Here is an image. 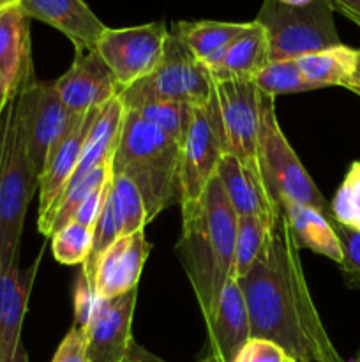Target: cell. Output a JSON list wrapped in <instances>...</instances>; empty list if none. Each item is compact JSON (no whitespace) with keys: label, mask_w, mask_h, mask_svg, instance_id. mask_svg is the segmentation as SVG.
Instances as JSON below:
<instances>
[{"label":"cell","mask_w":360,"mask_h":362,"mask_svg":"<svg viewBox=\"0 0 360 362\" xmlns=\"http://www.w3.org/2000/svg\"><path fill=\"white\" fill-rule=\"evenodd\" d=\"M299 251L288 219L279 211L260 257L249 272L239 278L249 313L251 338L275 343L295 361L346 362L318 315Z\"/></svg>","instance_id":"cell-1"},{"label":"cell","mask_w":360,"mask_h":362,"mask_svg":"<svg viewBox=\"0 0 360 362\" xmlns=\"http://www.w3.org/2000/svg\"><path fill=\"white\" fill-rule=\"evenodd\" d=\"M180 211L182 235L176 255L207 320L226 283L236 279V214L217 175L208 180L196 202L182 205Z\"/></svg>","instance_id":"cell-2"},{"label":"cell","mask_w":360,"mask_h":362,"mask_svg":"<svg viewBox=\"0 0 360 362\" xmlns=\"http://www.w3.org/2000/svg\"><path fill=\"white\" fill-rule=\"evenodd\" d=\"M112 172L136 186L148 223L172 205H180V144L126 110Z\"/></svg>","instance_id":"cell-3"},{"label":"cell","mask_w":360,"mask_h":362,"mask_svg":"<svg viewBox=\"0 0 360 362\" xmlns=\"http://www.w3.org/2000/svg\"><path fill=\"white\" fill-rule=\"evenodd\" d=\"M39 189V173L28 156L14 101L7 105L0 131V272L20 260L28 205Z\"/></svg>","instance_id":"cell-4"},{"label":"cell","mask_w":360,"mask_h":362,"mask_svg":"<svg viewBox=\"0 0 360 362\" xmlns=\"http://www.w3.org/2000/svg\"><path fill=\"white\" fill-rule=\"evenodd\" d=\"M254 21L267 35L270 60H296L307 53L342 45L328 0H313L299 7L263 0Z\"/></svg>","instance_id":"cell-5"},{"label":"cell","mask_w":360,"mask_h":362,"mask_svg":"<svg viewBox=\"0 0 360 362\" xmlns=\"http://www.w3.org/2000/svg\"><path fill=\"white\" fill-rule=\"evenodd\" d=\"M260 170L265 189L275 205L281 200L296 202L316 209L332 219L330 204L325 200L323 193L318 189L314 180L296 158L289 141L286 140L275 115L274 98L267 94L261 98Z\"/></svg>","instance_id":"cell-6"},{"label":"cell","mask_w":360,"mask_h":362,"mask_svg":"<svg viewBox=\"0 0 360 362\" xmlns=\"http://www.w3.org/2000/svg\"><path fill=\"white\" fill-rule=\"evenodd\" d=\"M215 94V83L207 67L169 30L159 66L147 78L120 92L124 106L143 99H166L191 106L207 105Z\"/></svg>","instance_id":"cell-7"},{"label":"cell","mask_w":360,"mask_h":362,"mask_svg":"<svg viewBox=\"0 0 360 362\" xmlns=\"http://www.w3.org/2000/svg\"><path fill=\"white\" fill-rule=\"evenodd\" d=\"M228 154L217 98L194 106L193 119L180 145V207L196 202Z\"/></svg>","instance_id":"cell-8"},{"label":"cell","mask_w":360,"mask_h":362,"mask_svg":"<svg viewBox=\"0 0 360 362\" xmlns=\"http://www.w3.org/2000/svg\"><path fill=\"white\" fill-rule=\"evenodd\" d=\"M14 106L28 156L37 173H41L53 148L62 141L80 115L64 105L55 85L34 78L21 88Z\"/></svg>","instance_id":"cell-9"},{"label":"cell","mask_w":360,"mask_h":362,"mask_svg":"<svg viewBox=\"0 0 360 362\" xmlns=\"http://www.w3.org/2000/svg\"><path fill=\"white\" fill-rule=\"evenodd\" d=\"M215 98L221 110L228 154L239 159L263 182L260 170L261 98L253 80L215 81Z\"/></svg>","instance_id":"cell-10"},{"label":"cell","mask_w":360,"mask_h":362,"mask_svg":"<svg viewBox=\"0 0 360 362\" xmlns=\"http://www.w3.org/2000/svg\"><path fill=\"white\" fill-rule=\"evenodd\" d=\"M168 34L169 30L162 21L138 27H106L95 52L109 67L120 88L126 90L159 66Z\"/></svg>","instance_id":"cell-11"},{"label":"cell","mask_w":360,"mask_h":362,"mask_svg":"<svg viewBox=\"0 0 360 362\" xmlns=\"http://www.w3.org/2000/svg\"><path fill=\"white\" fill-rule=\"evenodd\" d=\"M136 299L138 288L112 299H99L85 325L90 362L154 361L133 341L131 329Z\"/></svg>","instance_id":"cell-12"},{"label":"cell","mask_w":360,"mask_h":362,"mask_svg":"<svg viewBox=\"0 0 360 362\" xmlns=\"http://www.w3.org/2000/svg\"><path fill=\"white\" fill-rule=\"evenodd\" d=\"M53 85L64 105L78 115L102 108L122 92L109 67L95 49L76 52L69 69L53 81Z\"/></svg>","instance_id":"cell-13"},{"label":"cell","mask_w":360,"mask_h":362,"mask_svg":"<svg viewBox=\"0 0 360 362\" xmlns=\"http://www.w3.org/2000/svg\"><path fill=\"white\" fill-rule=\"evenodd\" d=\"M30 18L18 4L0 9V110L16 99L34 78Z\"/></svg>","instance_id":"cell-14"},{"label":"cell","mask_w":360,"mask_h":362,"mask_svg":"<svg viewBox=\"0 0 360 362\" xmlns=\"http://www.w3.org/2000/svg\"><path fill=\"white\" fill-rule=\"evenodd\" d=\"M39 262L41 255L30 267L21 269L20 260H16L7 271L0 272V362H27L21 329Z\"/></svg>","instance_id":"cell-15"},{"label":"cell","mask_w":360,"mask_h":362,"mask_svg":"<svg viewBox=\"0 0 360 362\" xmlns=\"http://www.w3.org/2000/svg\"><path fill=\"white\" fill-rule=\"evenodd\" d=\"M148 253L150 244L145 239L143 230L119 237L95 265L94 290L99 297L112 299L136 290Z\"/></svg>","instance_id":"cell-16"},{"label":"cell","mask_w":360,"mask_h":362,"mask_svg":"<svg viewBox=\"0 0 360 362\" xmlns=\"http://www.w3.org/2000/svg\"><path fill=\"white\" fill-rule=\"evenodd\" d=\"M18 6L30 20H39L62 32L76 52L95 49L106 25L85 0H20Z\"/></svg>","instance_id":"cell-17"},{"label":"cell","mask_w":360,"mask_h":362,"mask_svg":"<svg viewBox=\"0 0 360 362\" xmlns=\"http://www.w3.org/2000/svg\"><path fill=\"white\" fill-rule=\"evenodd\" d=\"M207 324L210 356L219 362H233L251 338V324L239 279H229L222 288Z\"/></svg>","instance_id":"cell-18"},{"label":"cell","mask_w":360,"mask_h":362,"mask_svg":"<svg viewBox=\"0 0 360 362\" xmlns=\"http://www.w3.org/2000/svg\"><path fill=\"white\" fill-rule=\"evenodd\" d=\"M99 110L83 113L76 119L66 136L62 138L59 145L52 151L44 168L39 173V214L42 218L53 205L59 202L62 193L66 191L74 170H76L78 161H80L81 148H83L85 140L88 136L92 124L97 117Z\"/></svg>","instance_id":"cell-19"},{"label":"cell","mask_w":360,"mask_h":362,"mask_svg":"<svg viewBox=\"0 0 360 362\" xmlns=\"http://www.w3.org/2000/svg\"><path fill=\"white\" fill-rule=\"evenodd\" d=\"M226 198L233 212L239 216H267L275 218L281 209L268 197L265 184L249 172L232 154H226L219 165L217 173Z\"/></svg>","instance_id":"cell-20"},{"label":"cell","mask_w":360,"mask_h":362,"mask_svg":"<svg viewBox=\"0 0 360 362\" xmlns=\"http://www.w3.org/2000/svg\"><path fill=\"white\" fill-rule=\"evenodd\" d=\"M270 62L268 42L265 30L256 21H249L239 37L233 39L221 59L214 66L207 67L212 80H253L254 74Z\"/></svg>","instance_id":"cell-21"},{"label":"cell","mask_w":360,"mask_h":362,"mask_svg":"<svg viewBox=\"0 0 360 362\" xmlns=\"http://www.w3.org/2000/svg\"><path fill=\"white\" fill-rule=\"evenodd\" d=\"M279 209L288 219L289 228L299 247H307L313 253L330 258L335 264L342 262V250L335 233L334 221L320 211L296 202L281 200Z\"/></svg>","instance_id":"cell-22"},{"label":"cell","mask_w":360,"mask_h":362,"mask_svg":"<svg viewBox=\"0 0 360 362\" xmlns=\"http://www.w3.org/2000/svg\"><path fill=\"white\" fill-rule=\"evenodd\" d=\"M246 27L247 23L203 20L179 21L173 25L172 30L205 67H210L221 59L226 46L239 37Z\"/></svg>","instance_id":"cell-23"},{"label":"cell","mask_w":360,"mask_h":362,"mask_svg":"<svg viewBox=\"0 0 360 362\" xmlns=\"http://www.w3.org/2000/svg\"><path fill=\"white\" fill-rule=\"evenodd\" d=\"M356 49L339 45L296 59L302 76L314 88L346 87L353 73Z\"/></svg>","instance_id":"cell-24"},{"label":"cell","mask_w":360,"mask_h":362,"mask_svg":"<svg viewBox=\"0 0 360 362\" xmlns=\"http://www.w3.org/2000/svg\"><path fill=\"white\" fill-rule=\"evenodd\" d=\"M126 110L138 113L141 119L147 120L148 124L155 126L182 145L187 129H189L191 119H193L194 106L176 101H166V99H143V101L127 106Z\"/></svg>","instance_id":"cell-25"},{"label":"cell","mask_w":360,"mask_h":362,"mask_svg":"<svg viewBox=\"0 0 360 362\" xmlns=\"http://www.w3.org/2000/svg\"><path fill=\"white\" fill-rule=\"evenodd\" d=\"M109 200H112L113 212L119 223L120 237L140 232L145 228V225H148L147 209H145L140 191L122 173L112 172Z\"/></svg>","instance_id":"cell-26"},{"label":"cell","mask_w":360,"mask_h":362,"mask_svg":"<svg viewBox=\"0 0 360 362\" xmlns=\"http://www.w3.org/2000/svg\"><path fill=\"white\" fill-rule=\"evenodd\" d=\"M277 218V216H275ZM275 218L267 216H239L235 239V272L236 279L249 272L251 265L260 257L261 250L270 237Z\"/></svg>","instance_id":"cell-27"},{"label":"cell","mask_w":360,"mask_h":362,"mask_svg":"<svg viewBox=\"0 0 360 362\" xmlns=\"http://www.w3.org/2000/svg\"><path fill=\"white\" fill-rule=\"evenodd\" d=\"M253 81L258 90L274 99L282 94L314 90L313 85L300 73L296 60H270L263 69L254 74Z\"/></svg>","instance_id":"cell-28"},{"label":"cell","mask_w":360,"mask_h":362,"mask_svg":"<svg viewBox=\"0 0 360 362\" xmlns=\"http://www.w3.org/2000/svg\"><path fill=\"white\" fill-rule=\"evenodd\" d=\"M49 240L56 262L64 265H83L92 251L94 230L78 221H71L64 228L56 230Z\"/></svg>","instance_id":"cell-29"},{"label":"cell","mask_w":360,"mask_h":362,"mask_svg":"<svg viewBox=\"0 0 360 362\" xmlns=\"http://www.w3.org/2000/svg\"><path fill=\"white\" fill-rule=\"evenodd\" d=\"M335 223L360 232V161H353L330 202Z\"/></svg>","instance_id":"cell-30"},{"label":"cell","mask_w":360,"mask_h":362,"mask_svg":"<svg viewBox=\"0 0 360 362\" xmlns=\"http://www.w3.org/2000/svg\"><path fill=\"white\" fill-rule=\"evenodd\" d=\"M335 233L342 250L341 274L344 285L352 290H360V232L334 221Z\"/></svg>","instance_id":"cell-31"},{"label":"cell","mask_w":360,"mask_h":362,"mask_svg":"<svg viewBox=\"0 0 360 362\" xmlns=\"http://www.w3.org/2000/svg\"><path fill=\"white\" fill-rule=\"evenodd\" d=\"M52 362H90L85 327L73 324L56 349Z\"/></svg>","instance_id":"cell-32"},{"label":"cell","mask_w":360,"mask_h":362,"mask_svg":"<svg viewBox=\"0 0 360 362\" xmlns=\"http://www.w3.org/2000/svg\"><path fill=\"white\" fill-rule=\"evenodd\" d=\"M286 357H289L288 354L275 343L263 338H249L233 362H282Z\"/></svg>","instance_id":"cell-33"},{"label":"cell","mask_w":360,"mask_h":362,"mask_svg":"<svg viewBox=\"0 0 360 362\" xmlns=\"http://www.w3.org/2000/svg\"><path fill=\"white\" fill-rule=\"evenodd\" d=\"M109 186H112V177H109V180L104 184V186H101L99 189H95L94 193H92L90 197L83 202V205L80 207V211L76 212V218H74V221L81 223V225H85V226H88V228L94 230L99 214H101L102 207H104V202H106V197H108Z\"/></svg>","instance_id":"cell-34"},{"label":"cell","mask_w":360,"mask_h":362,"mask_svg":"<svg viewBox=\"0 0 360 362\" xmlns=\"http://www.w3.org/2000/svg\"><path fill=\"white\" fill-rule=\"evenodd\" d=\"M328 2H330L332 9L349 18L353 23L360 27V0H328Z\"/></svg>","instance_id":"cell-35"},{"label":"cell","mask_w":360,"mask_h":362,"mask_svg":"<svg viewBox=\"0 0 360 362\" xmlns=\"http://www.w3.org/2000/svg\"><path fill=\"white\" fill-rule=\"evenodd\" d=\"M346 88H349L352 92H355L356 95H360V49H356V59H355V67H353V73L349 76L348 85Z\"/></svg>","instance_id":"cell-36"},{"label":"cell","mask_w":360,"mask_h":362,"mask_svg":"<svg viewBox=\"0 0 360 362\" xmlns=\"http://www.w3.org/2000/svg\"><path fill=\"white\" fill-rule=\"evenodd\" d=\"M279 4H284V6H307V4H311L313 0H277Z\"/></svg>","instance_id":"cell-37"},{"label":"cell","mask_w":360,"mask_h":362,"mask_svg":"<svg viewBox=\"0 0 360 362\" xmlns=\"http://www.w3.org/2000/svg\"><path fill=\"white\" fill-rule=\"evenodd\" d=\"M18 2H20V0H0V9L7 6H13V4H18Z\"/></svg>","instance_id":"cell-38"},{"label":"cell","mask_w":360,"mask_h":362,"mask_svg":"<svg viewBox=\"0 0 360 362\" xmlns=\"http://www.w3.org/2000/svg\"><path fill=\"white\" fill-rule=\"evenodd\" d=\"M198 362H219V361L215 359L214 356H210V354H208L207 357H203V359H201V361H198Z\"/></svg>","instance_id":"cell-39"},{"label":"cell","mask_w":360,"mask_h":362,"mask_svg":"<svg viewBox=\"0 0 360 362\" xmlns=\"http://www.w3.org/2000/svg\"><path fill=\"white\" fill-rule=\"evenodd\" d=\"M349 362H360V350H359V354H356V356L353 357V359L349 361Z\"/></svg>","instance_id":"cell-40"},{"label":"cell","mask_w":360,"mask_h":362,"mask_svg":"<svg viewBox=\"0 0 360 362\" xmlns=\"http://www.w3.org/2000/svg\"><path fill=\"white\" fill-rule=\"evenodd\" d=\"M282 362H296L295 359H293V357H286V359L284 361H282Z\"/></svg>","instance_id":"cell-41"},{"label":"cell","mask_w":360,"mask_h":362,"mask_svg":"<svg viewBox=\"0 0 360 362\" xmlns=\"http://www.w3.org/2000/svg\"><path fill=\"white\" fill-rule=\"evenodd\" d=\"M2 115H4V110H0V129H2Z\"/></svg>","instance_id":"cell-42"},{"label":"cell","mask_w":360,"mask_h":362,"mask_svg":"<svg viewBox=\"0 0 360 362\" xmlns=\"http://www.w3.org/2000/svg\"><path fill=\"white\" fill-rule=\"evenodd\" d=\"M296 362H306V361H296Z\"/></svg>","instance_id":"cell-43"},{"label":"cell","mask_w":360,"mask_h":362,"mask_svg":"<svg viewBox=\"0 0 360 362\" xmlns=\"http://www.w3.org/2000/svg\"><path fill=\"white\" fill-rule=\"evenodd\" d=\"M0 131H2V129H0Z\"/></svg>","instance_id":"cell-44"}]
</instances>
